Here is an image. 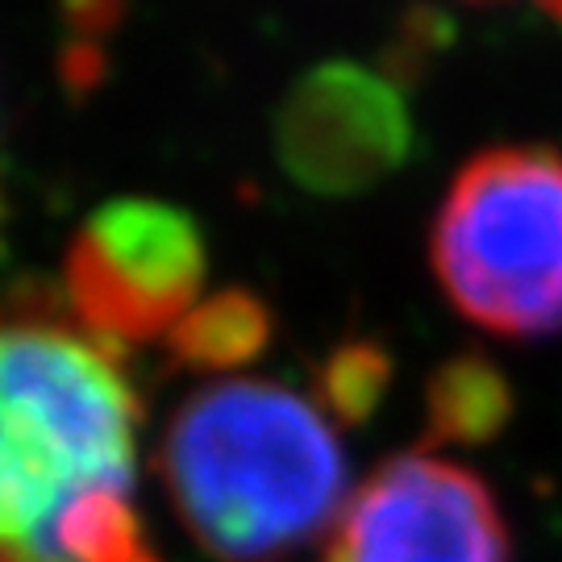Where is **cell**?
<instances>
[{
	"instance_id": "2",
	"label": "cell",
	"mask_w": 562,
	"mask_h": 562,
	"mask_svg": "<svg viewBox=\"0 0 562 562\" xmlns=\"http://www.w3.org/2000/svg\"><path fill=\"white\" fill-rule=\"evenodd\" d=\"M138 422L109 346L50 322H0V550H59L55 525L80 492H130Z\"/></svg>"
},
{
	"instance_id": "10",
	"label": "cell",
	"mask_w": 562,
	"mask_h": 562,
	"mask_svg": "<svg viewBox=\"0 0 562 562\" xmlns=\"http://www.w3.org/2000/svg\"><path fill=\"white\" fill-rule=\"evenodd\" d=\"M392 371V355L380 341H341L313 375L317 408L338 417L341 425H362L387 396Z\"/></svg>"
},
{
	"instance_id": "11",
	"label": "cell",
	"mask_w": 562,
	"mask_h": 562,
	"mask_svg": "<svg viewBox=\"0 0 562 562\" xmlns=\"http://www.w3.org/2000/svg\"><path fill=\"white\" fill-rule=\"evenodd\" d=\"M0 562H71L59 550H42V546H21V550H0Z\"/></svg>"
},
{
	"instance_id": "8",
	"label": "cell",
	"mask_w": 562,
	"mask_h": 562,
	"mask_svg": "<svg viewBox=\"0 0 562 562\" xmlns=\"http://www.w3.org/2000/svg\"><path fill=\"white\" fill-rule=\"evenodd\" d=\"M271 341V308L241 288H225L201 301L171 329V359L188 371H238Z\"/></svg>"
},
{
	"instance_id": "7",
	"label": "cell",
	"mask_w": 562,
	"mask_h": 562,
	"mask_svg": "<svg viewBox=\"0 0 562 562\" xmlns=\"http://www.w3.org/2000/svg\"><path fill=\"white\" fill-rule=\"evenodd\" d=\"M513 417V387L483 355L442 362L425 383L422 446H483L501 438Z\"/></svg>"
},
{
	"instance_id": "5",
	"label": "cell",
	"mask_w": 562,
	"mask_h": 562,
	"mask_svg": "<svg viewBox=\"0 0 562 562\" xmlns=\"http://www.w3.org/2000/svg\"><path fill=\"white\" fill-rule=\"evenodd\" d=\"M322 562H508V525L467 467L401 454L346 501Z\"/></svg>"
},
{
	"instance_id": "9",
	"label": "cell",
	"mask_w": 562,
	"mask_h": 562,
	"mask_svg": "<svg viewBox=\"0 0 562 562\" xmlns=\"http://www.w3.org/2000/svg\"><path fill=\"white\" fill-rule=\"evenodd\" d=\"M55 542L71 562H162L130 504V492L92 487L63 508Z\"/></svg>"
},
{
	"instance_id": "1",
	"label": "cell",
	"mask_w": 562,
	"mask_h": 562,
	"mask_svg": "<svg viewBox=\"0 0 562 562\" xmlns=\"http://www.w3.org/2000/svg\"><path fill=\"white\" fill-rule=\"evenodd\" d=\"M159 471L183 529L217 562H288L346 508V454L313 401L267 380L192 392Z\"/></svg>"
},
{
	"instance_id": "13",
	"label": "cell",
	"mask_w": 562,
	"mask_h": 562,
	"mask_svg": "<svg viewBox=\"0 0 562 562\" xmlns=\"http://www.w3.org/2000/svg\"><path fill=\"white\" fill-rule=\"evenodd\" d=\"M0 213H4V204H0Z\"/></svg>"
},
{
	"instance_id": "4",
	"label": "cell",
	"mask_w": 562,
	"mask_h": 562,
	"mask_svg": "<svg viewBox=\"0 0 562 562\" xmlns=\"http://www.w3.org/2000/svg\"><path fill=\"white\" fill-rule=\"evenodd\" d=\"M209 271L201 225L162 201L101 204L67 246L63 288L101 346L171 338Z\"/></svg>"
},
{
	"instance_id": "3",
	"label": "cell",
	"mask_w": 562,
	"mask_h": 562,
	"mask_svg": "<svg viewBox=\"0 0 562 562\" xmlns=\"http://www.w3.org/2000/svg\"><path fill=\"white\" fill-rule=\"evenodd\" d=\"M434 271L467 322L501 338L562 329V155L483 150L450 183L434 222Z\"/></svg>"
},
{
	"instance_id": "12",
	"label": "cell",
	"mask_w": 562,
	"mask_h": 562,
	"mask_svg": "<svg viewBox=\"0 0 562 562\" xmlns=\"http://www.w3.org/2000/svg\"><path fill=\"white\" fill-rule=\"evenodd\" d=\"M533 4H538V9H546L550 18H559V21H562V0H533Z\"/></svg>"
},
{
	"instance_id": "6",
	"label": "cell",
	"mask_w": 562,
	"mask_h": 562,
	"mask_svg": "<svg viewBox=\"0 0 562 562\" xmlns=\"http://www.w3.org/2000/svg\"><path fill=\"white\" fill-rule=\"evenodd\" d=\"M413 150V113L396 83L359 67L308 71L276 117V155L317 196H355L396 176Z\"/></svg>"
}]
</instances>
